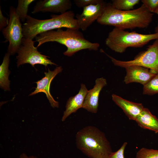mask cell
I'll return each instance as SVG.
<instances>
[{
	"instance_id": "obj_18",
	"label": "cell",
	"mask_w": 158,
	"mask_h": 158,
	"mask_svg": "<svg viewBox=\"0 0 158 158\" xmlns=\"http://www.w3.org/2000/svg\"><path fill=\"white\" fill-rule=\"evenodd\" d=\"M34 0H18V4L16 8V13L20 20L23 22L26 21L28 15V13L30 5Z\"/></svg>"
},
{
	"instance_id": "obj_11",
	"label": "cell",
	"mask_w": 158,
	"mask_h": 158,
	"mask_svg": "<svg viewBox=\"0 0 158 158\" xmlns=\"http://www.w3.org/2000/svg\"><path fill=\"white\" fill-rule=\"evenodd\" d=\"M62 70L61 66L56 67L53 71H50L48 68L47 72H44L45 76L36 82L37 87L35 91L31 93L29 95L32 96L39 93L43 92L46 94L52 107H59V102L55 100L51 96L50 92V88L52 80L57 74L61 72Z\"/></svg>"
},
{
	"instance_id": "obj_27",
	"label": "cell",
	"mask_w": 158,
	"mask_h": 158,
	"mask_svg": "<svg viewBox=\"0 0 158 158\" xmlns=\"http://www.w3.org/2000/svg\"><path fill=\"white\" fill-rule=\"evenodd\" d=\"M154 31L155 33H158V23H157L156 26L155 28Z\"/></svg>"
},
{
	"instance_id": "obj_2",
	"label": "cell",
	"mask_w": 158,
	"mask_h": 158,
	"mask_svg": "<svg viewBox=\"0 0 158 158\" xmlns=\"http://www.w3.org/2000/svg\"><path fill=\"white\" fill-rule=\"evenodd\" d=\"M65 30L61 28L56 30H50L42 33L35 37L38 42L37 47L49 42H56L66 46L67 49L63 53L68 56H73L82 50L97 51L100 46L98 43H92L85 39L79 29L67 28Z\"/></svg>"
},
{
	"instance_id": "obj_5",
	"label": "cell",
	"mask_w": 158,
	"mask_h": 158,
	"mask_svg": "<svg viewBox=\"0 0 158 158\" xmlns=\"http://www.w3.org/2000/svg\"><path fill=\"white\" fill-rule=\"evenodd\" d=\"M157 39V33L143 34L114 27L109 33L105 44L112 50L122 53L128 47H141L151 40Z\"/></svg>"
},
{
	"instance_id": "obj_26",
	"label": "cell",
	"mask_w": 158,
	"mask_h": 158,
	"mask_svg": "<svg viewBox=\"0 0 158 158\" xmlns=\"http://www.w3.org/2000/svg\"><path fill=\"white\" fill-rule=\"evenodd\" d=\"M19 158H38L34 156H28L25 153H23L21 154L19 157Z\"/></svg>"
},
{
	"instance_id": "obj_10",
	"label": "cell",
	"mask_w": 158,
	"mask_h": 158,
	"mask_svg": "<svg viewBox=\"0 0 158 158\" xmlns=\"http://www.w3.org/2000/svg\"><path fill=\"white\" fill-rule=\"evenodd\" d=\"M124 68L126 73L124 82L126 84L137 83L144 86L157 73L152 70L139 66H131Z\"/></svg>"
},
{
	"instance_id": "obj_20",
	"label": "cell",
	"mask_w": 158,
	"mask_h": 158,
	"mask_svg": "<svg viewBox=\"0 0 158 158\" xmlns=\"http://www.w3.org/2000/svg\"><path fill=\"white\" fill-rule=\"evenodd\" d=\"M143 95H152L158 93V73L147 84L143 86Z\"/></svg>"
},
{
	"instance_id": "obj_8",
	"label": "cell",
	"mask_w": 158,
	"mask_h": 158,
	"mask_svg": "<svg viewBox=\"0 0 158 158\" xmlns=\"http://www.w3.org/2000/svg\"><path fill=\"white\" fill-rule=\"evenodd\" d=\"M9 17L8 25L1 31L4 37L9 42L7 53L11 55L17 53L24 36L23 25L16 13V8L13 6L10 7Z\"/></svg>"
},
{
	"instance_id": "obj_7",
	"label": "cell",
	"mask_w": 158,
	"mask_h": 158,
	"mask_svg": "<svg viewBox=\"0 0 158 158\" xmlns=\"http://www.w3.org/2000/svg\"><path fill=\"white\" fill-rule=\"evenodd\" d=\"M34 41L29 38L23 37L17 53V66L25 63H29L32 67L39 64L47 66L48 65L57 66L48 59V56L42 54L39 52L37 47L34 45Z\"/></svg>"
},
{
	"instance_id": "obj_4",
	"label": "cell",
	"mask_w": 158,
	"mask_h": 158,
	"mask_svg": "<svg viewBox=\"0 0 158 158\" xmlns=\"http://www.w3.org/2000/svg\"><path fill=\"white\" fill-rule=\"evenodd\" d=\"M75 15L71 11L59 15H51V18L45 20L38 19L28 15L22 25L24 37L33 40L42 33L63 28L79 29Z\"/></svg>"
},
{
	"instance_id": "obj_24",
	"label": "cell",
	"mask_w": 158,
	"mask_h": 158,
	"mask_svg": "<svg viewBox=\"0 0 158 158\" xmlns=\"http://www.w3.org/2000/svg\"><path fill=\"white\" fill-rule=\"evenodd\" d=\"M127 144V142H124L118 150L111 153L109 158H125L124 152Z\"/></svg>"
},
{
	"instance_id": "obj_16",
	"label": "cell",
	"mask_w": 158,
	"mask_h": 158,
	"mask_svg": "<svg viewBox=\"0 0 158 158\" xmlns=\"http://www.w3.org/2000/svg\"><path fill=\"white\" fill-rule=\"evenodd\" d=\"M135 121L141 128L158 133V119L147 108H144Z\"/></svg>"
},
{
	"instance_id": "obj_25",
	"label": "cell",
	"mask_w": 158,
	"mask_h": 158,
	"mask_svg": "<svg viewBox=\"0 0 158 158\" xmlns=\"http://www.w3.org/2000/svg\"><path fill=\"white\" fill-rule=\"evenodd\" d=\"M9 19L4 16L2 14L0 8V30L1 31L4 28L7 27L8 24Z\"/></svg>"
},
{
	"instance_id": "obj_23",
	"label": "cell",
	"mask_w": 158,
	"mask_h": 158,
	"mask_svg": "<svg viewBox=\"0 0 158 158\" xmlns=\"http://www.w3.org/2000/svg\"><path fill=\"white\" fill-rule=\"evenodd\" d=\"M102 0H74V2L76 6L79 8H84L92 4H96Z\"/></svg>"
},
{
	"instance_id": "obj_22",
	"label": "cell",
	"mask_w": 158,
	"mask_h": 158,
	"mask_svg": "<svg viewBox=\"0 0 158 158\" xmlns=\"http://www.w3.org/2000/svg\"><path fill=\"white\" fill-rule=\"evenodd\" d=\"M141 2L150 12L154 13L158 8V0H142Z\"/></svg>"
},
{
	"instance_id": "obj_15",
	"label": "cell",
	"mask_w": 158,
	"mask_h": 158,
	"mask_svg": "<svg viewBox=\"0 0 158 158\" xmlns=\"http://www.w3.org/2000/svg\"><path fill=\"white\" fill-rule=\"evenodd\" d=\"M88 91L85 85L82 83L78 93L69 98L67 102L66 110L64 111L61 119L62 121H65L71 114L75 113L80 108H83Z\"/></svg>"
},
{
	"instance_id": "obj_12",
	"label": "cell",
	"mask_w": 158,
	"mask_h": 158,
	"mask_svg": "<svg viewBox=\"0 0 158 158\" xmlns=\"http://www.w3.org/2000/svg\"><path fill=\"white\" fill-rule=\"evenodd\" d=\"M72 6L70 0H41L37 2L32 12L33 14L40 12L61 14L68 11Z\"/></svg>"
},
{
	"instance_id": "obj_13",
	"label": "cell",
	"mask_w": 158,
	"mask_h": 158,
	"mask_svg": "<svg viewBox=\"0 0 158 158\" xmlns=\"http://www.w3.org/2000/svg\"><path fill=\"white\" fill-rule=\"evenodd\" d=\"M107 84L106 79L103 77L97 78L93 88L88 91L83 108L90 112L94 113H97L98 109L100 93Z\"/></svg>"
},
{
	"instance_id": "obj_3",
	"label": "cell",
	"mask_w": 158,
	"mask_h": 158,
	"mask_svg": "<svg viewBox=\"0 0 158 158\" xmlns=\"http://www.w3.org/2000/svg\"><path fill=\"white\" fill-rule=\"evenodd\" d=\"M77 148L90 158H109L113 152L105 133L96 127L87 126L75 135Z\"/></svg>"
},
{
	"instance_id": "obj_14",
	"label": "cell",
	"mask_w": 158,
	"mask_h": 158,
	"mask_svg": "<svg viewBox=\"0 0 158 158\" xmlns=\"http://www.w3.org/2000/svg\"><path fill=\"white\" fill-rule=\"evenodd\" d=\"M112 98L114 102L123 110L130 120L135 121L144 108L141 103L128 100L114 94L112 95Z\"/></svg>"
},
{
	"instance_id": "obj_1",
	"label": "cell",
	"mask_w": 158,
	"mask_h": 158,
	"mask_svg": "<svg viewBox=\"0 0 158 158\" xmlns=\"http://www.w3.org/2000/svg\"><path fill=\"white\" fill-rule=\"evenodd\" d=\"M153 15L143 4L136 9L122 11L115 8L111 4H106L102 14L97 21L102 25L123 30L144 28L151 23Z\"/></svg>"
},
{
	"instance_id": "obj_19",
	"label": "cell",
	"mask_w": 158,
	"mask_h": 158,
	"mask_svg": "<svg viewBox=\"0 0 158 158\" xmlns=\"http://www.w3.org/2000/svg\"><path fill=\"white\" fill-rule=\"evenodd\" d=\"M139 0H113L111 5L115 8L120 10H133L135 5L138 4Z\"/></svg>"
},
{
	"instance_id": "obj_28",
	"label": "cell",
	"mask_w": 158,
	"mask_h": 158,
	"mask_svg": "<svg viewBox=\"0 0 158 158\" xmlns=\"http://www.w3.org/2000/svg\"><path fill=\"white\" fill-rule=\"evenodd\" d=\"M154 13H156V14L158 16V8L156 10V11H155Z\"/></svg>"
},
{
	"instance_id": "obj_9",
	"label": "cell",
	"mask_w": 158,
	"mask_h": 158,
	"mask_svg": "<svg viewBox=\"0 0 158 158\" xmlns=\"http://www.w3.org/2000/svg\"><path fill=\"white\" fill-rule=\"evenodd\" d=\"M106 3L103 0L96 4H92L83 8L80 14H77L76 19L80 29L85 31L103 13Z\"/></svg>"
},
{
	"instance_id": "obj_6",
	"label": "cell",
	"mask_w": 158,
	"mask_h": 158,
	"mask_svg": "<svg viewBox=\"0 0 158 158\" xmlns=\"http://www.w3.org/2000/svg\"><path fill=\"white\" fill-rule=\"evenodd\" d=\"M105 53L116 66L123 68L131 66H139L158 73V39L155 40L152 44L148 46L145 51L139 54L132 60H119Z\"/></svg>"
},
{
	"instance_id": "obj_21",
	"label": "cell",
	"mask_w": 158,
	"mask_h": 158,
	"mask_svg": "<svg viewBox=\"0 0 158 158\" xmlns=\"http://www.w3.org/2000/svg\"><path fill=\"white\" fill-rule=\"evenodd\" d=\"M135 158H158V150L142 147L137 152Z\"/></svg>"
},
{
	"instance_id": "obj_17",
	"label": "cell",
	"mask_w": 158,
	"mask_h": 158,
	"mask_svg": "<svg viewBox=\"0 0 158 158\" xmlns=\"http://www.w3.org/2000/svg\"><path fill=\"white\" fill-rule=\"evenodd\" d=\"M10 56V54L8 53L5 54L2 63L0 66V87L6 91L10 90V81L8 80V76L10 73L8 70Z\"/></svg>"
}]
</instances>
